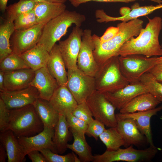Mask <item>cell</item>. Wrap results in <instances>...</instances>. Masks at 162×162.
I'll return each instance as SVG.
<instances>
[{
    "label": "cell",
    "instance_id": "6da1fadb",
    "mask_svg": "<svg viewBox=\"0 0 162 162\" xmlns=\"http://www.w3.org/2000/svg\"><path fill=\"white\" fill-rule=\"evenodd\" d=\"M148 18V22L145 28L141 29L136 38L133 37L126 42L116 55H140L148 58L162 56V47L159 39L162 28V19L158 16Z\"/></svg>",
    "mask_w": 162,
    "mask_h": 162
},
{
    "label": "cell",
    "instance_id": "7a4b0ae2",
    "mask_svg": "<svg viewBox=\"0 0 162 162\" xmlns=\"http://www.w3.org/2000/svg\"><path fill=\"white\" fill-rule=\"evenodd\" d=\"M143 21L136 19L127 22L118 23V34L110 40L101 43L99 37L95 34L92 35L94 45L93 52L94 58L99 66L111 57L116 55L120 48L131 38L138 35L143 28Z\"/></svg>",
    "mask_w": 162,
    "mask_h": 162
},
{
    "label": "cell",
    "instance_id": "3957f363",
    "mask_svg": "<svg viewBox=\"0 0 162 162\" xmlns=\"http://www.w3.org/2000/svg\"><path fill=\"white\" fill-rule=\"evenodd\" d=\"M86 20L84 15L66 10L44 25L38 44L42 45L49 52L56 42L66 34L70 27L74 24L80 27Z\"/></svg>",
    "mask_w": 162,
    "mask_h": 162
},
{
    "label": "cell",
    "instance_id": "277c9868",
    "mask_svg": "<svg viewBox=\"0 0 162 162\" xmlns=\"http://www.w3.org/2000/svg\"><path fill=\"white\" fill-rule=\"evenodd\" d=\"M9 124L6 130H11L17 138L29 137L43 131L44 125L33 104L10 110Z\"/></svg>",
    "mask_w": 162,
    "mask_h": 162
},
{
    "label": "cell",
    "instance_id": "5b68a950",
    "mask_svg": "<svg viewBox=\"0 0 162 162\" xmlns=\"http://www.w3.org/2000/svg\"><path fill=\"white\" fill-rule=\"evenodd\" d=\"M118 57L114 56L99 66L94 76L96 90L98 92H113L130 83L121 72Z\"/></svg>",
    "mask_w": 162,
    "mask_h": 162
},
{
    "label": "cell",
    "instance_id": "8992f818",
    "mask_svg": "<svg viewBox=\"0 0 162 162\" xmlns=\"http://www.w3.org/2000/svg\"><path fill=\"white\" fill-rule=\"evenodd\" d=\"M120 69L130 83L140 81L141 76L162 61L161 56L147 57L140 55L119 56Z\"/></svg>",
    "mask_w": 162,
    "mask_h": 162
},
{
    "label": "cell",
    "instance_id": "52a82bcc",
    "mask_svg": "<svg viewBox=\"0 0 162 162\" xmlns=\"http://www.w3.org/2000/svg\"><path fill=\"white\" fill-rule=\"evenodd\" d=\"M154 146L143 149L134 148L131 145L125 148H119L115 151L106 150L101 154L93 155V162H145L151 161L158 152Z\"/></svg>",
    "mask_w": 162,
    "mask_h": 162
},
{
    "label": "cell",
    "instance_id": "ba28073f",
    "mask_svg": "<svg viewBox=\"0 0 162 162\" xmlns=\"http://www.w3.org/2000/svg\"><path fill=\"white\" fill-rule=\"evenodd\" d=\"M86 102L95 119L109 128H116V107L105 95L95 90L87 99Z\"/></svg>",
    "mask_w": 162,
    "mask_h": 162
},
{
    "label": "cell",
    "instance_id": "9c48e42d",
    "mask_svg": "<svg viewBox=\"0 0 162 162\" xmlns=\"http://www.w3.org/2000/svg\"><path fill=\"white\" fill-rule=\"evenodd\" d=\"M67 86L78 104L85 101L96 90L94 78L77 68L68 69Z\"/></svg>",
    "mask_w": 162,
    "mask_h": 162
},
{
    "label": "cell",
    "instance_id": "30bf717a",
    "mask_svg": "<svg viewBox=\"0 0 162 162\" xmlns=\"http://www.w3.org/2000/svg\"><path fill=\"white\" fill-rule=\"evenodd\" d=\"M83 31L80 27L75 26L73 28L68 38L59 42V50L68 69L77 68V59Z\"/></svg>",
    "mask_w": 162,
    "mask_h": 162
},
{
    "label": "cell",
    "instance_id": "8fae6325",
    "mask_svg": "<svg viewBox=\"0 0 162 162\" xmlns=\"http://www.w3.org/2000/svg\"><path fill=\"white\" fill-rule=\"evenodd\" d=\"M92 30H83L80 51L77 59V68L86 74L94 77L99 66L94 57V45Z\"/></svg>",
    "mask_w": 162,
    "mask_h": 162
},
{
    "label": "cell",
    "instance_id": "7c38bea8",
    "mask_svg": "<svg viewBox=\"0 0 162 162\" xmlns=\"http://www.w3.org/2000/svg\"><path fill=\"white\" fill-rule=\"evenodd\" d=\"M46 23H38L25 30H15L11 41L12 52L20 55L35 46L39 41Z\"/></svg>",
    "mask_w": 162,
    "mask_h": 162
},
{
    "label": "cell",
    "instance_id": "4fadbf2b",
    "mask_svg": "<svg viewBox=\"0 0 162 162\" xmlns=\"http://www.w3.org/2000/svg\"><path fill=\"white\" fill-rule=\"evenodd\" d=\"M0 96L9 110L33 104L40 98L38 90L32 86L18 90L0 92Z\"/></svg>",
    "mask_w": 162,
    "mask_h": 162
},
{
    "label": "cell",
    "instance_id": "5bb4252c",
    "mask_svg": "<svg viewBox=\"0 0 162 162\" xmlns=\"http://www.w3.org/2000/svg\"><path fill=\"white\" fill-rule=\"evenodd\" d=\"M147 92V88L139 81L130 83L115 91L104 94L116 109L120 110L136 96Z\"/></svg>",
    "mask_w": 162,
    "mask_h": 162
},
{
    "label": "cell",
    "instance_id": "9a60e30c",
    "mask_svg": "<svg viewBox=\"0 0 162 162\" xmlns=\"http://www.w3.org/2000/svg\"><path fill=\"white\" fill-rule=\"evenodd\" d=\"M116 128L122 136L127 148L131 145L137 147L148 143L146 136L139 130L134 121L130 118H122L116 115Z\"/></svg>",
    "mask_w": 162,
    "mask_h": 162
},
{
    "label": "cell",
    "instance_id": "2e32d148",
    "mask_svg": "<svg viewBox=\"0 0 162 162\" xmlns=\"http://www.w3.org/2000/svg\"><path fill=\"white\" fill-rule=\"evenodd\" d=\"M54 132V129L44 126L43 131L37 135L17 139L26 156L32 151L45 148H50L55 153L52 142Z\"/></svg>",
    "mask_w": 162,
    "mask_h": 162
},
{
    "label": "cell",
    "instance_id": "e0dca14e",
    "mask_svg": "<svg viewBox=\"0 0 162 162\" xmlns=\"http://www.w3.org/2000/svg\"><path fill=\"white\" fill-rule=\"evenodd\" d=\"M53 107L66 116L72 113L78 104L67 86H59L49 101Z\"/></svg>",
    "mask_w": 162,
    "mask_h": 162
},
{
    "label": "cell",
    "instance_id": "ac0fdd59",
    "mask_svg": "<svg viewBox=\"0 0 162 162\" xmlns=\"http://www.w3.org/2000/svg\"><path fill=\"white\" fill-rule=\"evenodd\" d=\"M31 86L38 90L40 98L48 101L59 86L57 80L51 75L46 67L35 71V76Z\"/></svg>",
    "mask_w": 162,
    "mask_h": 162
},
{
    "label": "cell",
    "instance_id": "d6986e66",
    "mask_svg": "<svg viewBox=\"0 0 162 162\" xmlns=\"http://www.w3.org/2000/svg\"><path fill=\"white\" fill-rule=\"evenodd\" d=\"M162 110V105L147 111L138 112L132 113L116 114L122 118H130L134 121L137 128L142 134L144 135L150 146H154L152 137L150 124L152 117Z\"/></svg>",
    "mask_w": 162,
    "mask_h": 162
},
{
    "label": "cell",
    "instance_id": "ffe728a7",
    "mask_svg": "<svg viewBox=\"0 0 162 162\" xmlns=\"http://www.w3.org/2000/svg\"><path fill=\"white\" fill-rule=\"evenodd\" d=\"M35 75V71L30 68L4 72L5 91L18 90L28 87Z\"/></svg>",
    "mask_w": 162,
    "mask_h": 162
},
{
    "label": "cell",
    "instance_id": "44dd1931",
    "mask_svg": "<svg viewBox=\"0 0 162 162\" xmlns=\"http://www.w3.org/2000/svg\"><path fill=\"white\" fill-rule=\"evenodd\" d=\"M46 68L59 86H67L68 78L65 64L58 44H56L49 52Z\"/></svg>",
    "mask_w": 162,
    "mask_h": 162
},
{
    "label": "cell",
    "instance_id": "7402d4cb",
    "mask_svg": "<svg viewBox=\"0 0 162 162\" xmlns=\"http://www.w3.org/2000/svg\"><path fill=\"white\" fill-rule=\"evenodd\" d=\"M162 8V4L154 6H136L134 7L127 14L118 17H114L107 15L103 9H98L95 11V16L98 22H109L121 21L127 22L137 19L140 16H146L154 11Z\"/></svg>",
    "mask_w": 162,
    "mask_h": 162
},
{
    "label": "cell",
    "instance_id": "603a6c76",
    "mask_svg": "<svg viewBox=\"0 0 162 162\" xmlns=\"http://www.w3.org/2000/svg\"><path fill=\"white\" fill-rule=\"evenodd\" d=\"M0 141L7 151L8 162L26 161V155L17 138L12 131L8 130L1 132Z\"/></svg>",
    "mask_w": 162,
    "mask_h": 162
},
{
    "label": "cell",
    "instance_id": "cb8c5ba5",
    "mask_svg": "<svg viewBox=\"0 0 162 162\" xmlns=\"http://www.w3.org/2000/svg\"><path fill=\"white\" fill-rule=\"evenodd\" d=\"M161 102L148 92L136 96L119 110L121 113H132L154 109Z\"/></svg>",
    "mask_w": 162,
    "mask_h": 162
},
{
    "label": "cell",
    "instance_id": "d4e9b609",
    "mask_svg": "<svg viewBox=\"0 0 162 162\" xmlns=\"http://www.w3.org/2000/svg\"><path fill=\"white\" fill-rule=\"evenodd\" d=\"M65 116L59 115L58 122L54 128L52 142L55 153L62 154L66 151L70 132Z\"/></svg>",
    "mask_w": 162,
    "mask_h": 162
},
{
    "label": "cell",
    "instance_id": "484cf974",
    "mask_svg": "<svg viewBox=\"0 0 162 162\" xmlns=\"http://www.w3.org/2000/svg\"><path fill=\"white\" fill-rule=\"evenodd\" d=\"M64 4L47 2H37L33 9L38 23H46L66 10Z\"/></svg>",
    "mask_w": 162,
    "mask_h": 162
},
{
    "label": "cell",
    "instance_id": "4316f807",
    "mask_svg": "<svg viewBox=\"0 0 162 162\" xmlns=\"http://www.w3.org/2000/svg\"><path fill=\"white\" fill-rule=\"evenodd\" d=\"M29 67L34 71L46 67L49 52L41 45L35 46L19 55Z\"/></svg>",
    "mask_w": 162,
    "mask_h": 162
},
{
    "label": "cell",
    "instance_id": "83f0119b",
    "mask_svg": "<svg viewBox=\"0 0 162 162\" xmlns=\"http://www.w3.org/2000/svg\"><path fill=\"white\" fill-rule=\"evenodd\" d=\"M69 129L74 140L72 144H67V148L71 150L78 155L81 162H93L92 148L86 141L85 134L72 128H69Z\"/></svg>",
    "mask_w": 162,
    "mask_h": 162
},
{
    "label": "cell",
    "instance_id": "f1b7e54d",
    "mask_svg": "<svg viewBox=\"0 0 162 162\" xmlns=\"http://www.w3.org/2000/svg\"><path fill=\"white\" fill-rule=\"evenodd\" d=\"M33 104L44 126L54 129L58 121L59 114L49 101L39 98Z\"/></svg>",
    "mask_w": 162,
    "mask_h": 162
},
{
    "label": "cell",
    "instance_id": "f546056e",
    "mask_svg": "<svg viewBox=\"0 0 162 162\" xmlns=\"http://www.w3.org/2000/svg\"><path fill=\"white\" fill-rule=\"evenodd\" d=\"M15 30L14 22L6 20L0 26V62L12 53L10 38Z\"/></svg>",
    "mask_w": 162,
    "mask_h": 162
},
{
    "label": "cell",
    "instance_id": "4dcf8cb0",
    "mask_svg": "<svg viewBox=\"0 0 162 162\" xmlns=\"http://www.w3.org/2000/svg\"><path fill=\"white\" fill-rule=\"evenodd\" d=\"M99 138L108 151H115L124 146L123 138L116 128L105 129Z\"/></svg>",
    "mask_w": 162,
    "mask_h": 162
},
{
    "label": "cell",
    "instance_id": "1f68e13d",
    "mask_svg": "<svg viewBox=\"0 0 162 162\" xmlns=\"http://www.w3.org/2000/svg\"><path fill=\"white\" fill-rule=\"evenodd\" d=\"M37 2L31 0H19L17 2L10 5L6 9L7 20L14 22L20 15L32 10Z\"/></svg>",
    "mask_w": 162,
    "mask_h": 162
},
{
    "label": "cell",
    "instance_id": "d6a6232c",
    "mask_svg": "<svg viewBox=\"0 0 162 162\" xmlns=\"http://www.w3.org/2000/svg\"><path fill=\"white\" fill-rule=\"evenodd\" d=\"M140 81L147 88L149 93L160 102H162V84L149 72L143 75Z\"/></svg>",
    "mask_w": 162,
    "mask_h": 162
},
{
    "label": "cell",
    "instance_id": "836d02e7",
    "mask_svg": "<svg viewBox=\"0 0 162 162\" xmlns=\"http://www.w3.org/2000/svg\"><path fill=\"white\" fill-rule=\"evenodd\" d=\"M26 68H30L19 55L13 52L0 62V70L4 72Z\"/></svg>",
    "mask_w": 162,
    "mask_h": 162
},
{
    "label": "cell",
    "instance_id": "e575fe53",
    "mask_svg": "<svg viewBox=\"0 0 162 162\" xmlns=\"http://www.w3.org/2000/svg\"><path fill=\"white\" fill-rule=\"evenodd\" d=\"M14 23L15 30H21L28 29L38 24L33 9L20 15Z\"/></svg>",
    "mask_w": 162,
    "mask_h": 162
},
{
    "label": "cell",
    "instance_id": "d590c367",
    "mask_svg": "<svg viewBox=\"0 0 162 162\" xmlns=\"http://www.w3.org/2000/svg\"><path fill=\"white\" fill-rule=\"evenodd\" d=\"M49 162H81L77 155L72 152L65 155H61L52 152L49 148L39 151Z\"/></svg>",
    "mask_w": 162,
    "mask_h": 162
},
{
    "label": "cell",
    "instance_id": "8d00e7d4",
    "mask_svg": "<svg viewBox=\"0 0 162 162\" xmlns=\"http://www.w3.org/2000/svg\"><path fill=\"white\" fill-rule=\"evenodd\" d=\"M72 114L77 118L84 121L88 124L94 119L86 101L78 104Z\"/></svg>",
    "mask_w": 162,
    "mask_h": 162
},
{
    "label": "cell",
    "instance_id": "74e56055",
    "mask_svg": "<svg viewBox=\"0 0 162 162\" xmlns=\"http://www.w3.org/2000/svg\"><path fill=\"white\" fill-rule=\"evenodd\" d=\"M65 117L70 128L80 133L86 134L88 125L86 122L75 117L72 113Z\"/></svg>",
    "mask_w": 162,
    "mask_h": 162
},
{
    "label": "cell",
    "instance_id": "f35d334b",
    "mask_svg": "<svg viewBox=\"0 0 162 162\" xmlns=\"http://www.w3.org/2000/svg\"><path fill=\"white\" fill-rule=\"evenodd\" d=\"M105 125L100 121L94 119L88 124L86 134L90 137L98 140L99 136L105 130Z\"/></svg>",
    "mask_w": 162,
    "mask_h": 162
},
{
    "label": "cell",
    "instance_id": "ab89813d",
    "mask_svg": "<svg viewBox=\"0 0 162 162\" xmlns=\"http://www.w3.org/2000/svg\"><path fill=\"white\" fill-rule=\"evenodd\" d=\"M10 110L7 107L3 100L0 98V131L6 130L9 124Z\"/></svg>",
    "mask_w": 162,
    "mask_h": 162
},
{
    "label": "cell",
    "instance_id": "60d3db41",
    "mask_svg": "<svg viewBox=\"0 0 162 162\" xmlns=\"http://www.w3.org/2000/svg\"><path fill=\"white\" fill-rule=\"evenodd\" d=\"M136 1H149L159 4L161 2V0H69L70 4L75 7H77L82 4L91 1L105 2H121L128 3Z\"/></svg>",
    "mask_w": 162,
    "mask_h": 162
},
{
    "label": "cell",
    "instance_id": "b9f144b4",
    "mask_svg": "<svg viewBox=\"0 0 162 162\" xmlns=\"http://www.w3.org/2000/svg\"><path fill=\"white\" fill-rule=\"evenodd\" d=\"M119 30V28L117 26H110L108 27L103 34L101 37H99L100 42L103 43L110 40L117 35Z\"/></svg>",
    "mask_w": 162,
    "mask_h": 162
},
{
    "label": "cell",
    "instance_id": "7bdbcfd3",
    "mask_svg": "<svg viewBox=\"0 0 162 162\" xmlns=\"http://www.w3.org/2000/svg\"><path fill=\"white\" fill-rule=\"evenodd\" d=\"M148 72L151 74L156 80L162 84V61L154 65Z\"/></svg>",
    "mask_w": 162,
    "mask_h": 162
},
{
    "label": "cell",
    "instance_id": "ee69618b",
    "mask_svg": "<svg viewBox=\"0 0 162 162\" xmlns=\"http://www.w3.org/2000/svg\"><path fill=\"white\" fill-rule=\"evenodd\" d=\"M32 162H49L44 156L38 150L32 151L27 154Z\"/></svg>",
    "mask_w": 162,
    "mask_h": 162
},
{
    "label": "cell",
    "instance_id": "f6af8a7d",
    "mask_svg": "<svg viewBox=\"0 0 162 162\" xmlns=\"http://www.w3.org/2000/svg\"><path fill=\"white\" fill-rule=\"evenodd\" d=\"M8 158V154L6 149L3 145L0 144V162H5Z\"/></svg>",
    "mask_w": 162,
    "mask_h": 162
},
{
    "label": "cell",
    "instance_id": "bcb514c9",
    "mask_svg": "<svg viewBox=\"0 0 162 162\" xmlns=\"http://www.w3.org/2000/svg\"><path fill=\"white\" fill-rule=\"evenodd\" d=\"M4 72L0 70V92L5 91L4 86Z\"/></svg>",
    "mask_w": 162,
    "mask_h": 162
},
{
    "label": "cell",
    "instance_id": "7dc6e473",
    "mask_svg": "<svg viewBox=\"0 0 162 162\" xmlns=\"http://www.w3.org/2000/svg\"><path fill=\"white\" fill-rule=\"evenodd\" d=\"M36 2H47L55 3L64 4L67 0H31Z\"/></svg>",
    "mask_w": 162,
    "mask_h": 162
},
{
    "label": "cell",
    "instance_id": "c3c4849f",
    "mask_svg": "<svg viewBox=\"0 0 162 162\" xmlns=\"http://www.w3.org/2000/svg\"><path fill=\"white\" fill-rule=\"evenodd\" d=\"M8 0H0V9L2 12H4L7 7Z\"/></svg>",
    "mask_w": 162,
    "mask_h": 162
},
{
    "label": "cell",
    "instance_id": "681fc988",
    "mask_svg": "<svg viewBox=\"0 0 162 162\" xmlns=\"http://www.w3.org/2000/svg\"><path fill=\"white\" fill-rule=\"evenodd\" d=\"M161 56V57H162V56Z\"/></svg>",
    "mask_w": 162,
    "mask_h": 162
}]
</instances>
